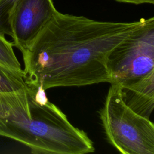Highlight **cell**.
Segmentation results:
<instances>
[{
  "label": "cell",
  "mask_w": 154,
  "mask_h": 154,
  "mask_svg": "<svg viewBox=\"0 0 154 154\" xmlns=\"http://www.w3.org/2000/svg\"><path fill=\"white\" fill-rule=\"evenodd\" d=\"M102 22L57 11L22 54L30 88L111 83V51L141 23Z\"/></svg>",
  "instance_id": "6da1fadb"
},
{
  "label": "cell",
  "mask_w": 154,
  "mask_h": 154,
  "mask_svg": "<svg viewBox=\"0 0 154 154\" xmlns=\"http://www.w3.org/2000/svg\"><path fill=\"white\" fill-rule=\"evenodd\" d=\"M99 117L109 143L123 154H154V123L126 103L123 88L111 83Z\"/></svg>",
  "instance_id": "7a4b0ae2"
},
{
  "label": "cell",
  "mask_w": 154,
  "mask_h": 154,
  "mask_svg": "<svg viewBox=\"0 0 154 154\" xmlns=\"http://www.w3.org/2000/svg\"><path fill=\"white\" fill-rule=\"evenodd\" d=\"M108 67L111 83L122 87L138 81L154 68V16L142 19L141 25L111 51Z\"/></svg>",
  "instance_id": "3957f363"
},
{
  "label": "cell",
  "mask_w": 154,
  "mask_h": 154,
  "mask_svg": "<svg viewBox=\"0 0 154 154\" xmlns=\"http://www.w3.org/2000/svg\"><path fill=\"white\" fill-rule=\"evenodd\" d=\"M41 105L35 100L29 87L0 91V136L20 142L28 147L31 153L39 154L36 117Z\"/></svg>",
  "instance_id": "277c9868"
},
{
  "label": "cell",
  "mask_w": 154,
  "mask_h": 154,
  "mask_svg": "<svg viewBox=\"0 0 154 154\" xmlns=\"http://www.w3.org/2000/svg\"><path fill=\"white\" fill-rule=\"evenodd\" d=\"M57 11L52 0H18L11 17L12 43L22 53Z\"/></svg>",
  "instance_id": "5b68a950"
},
{
  "label": "cell",
  "mask_w": 154,
  "mask_h": 154,
  "mask_svg": "<svg viewBox=\"0 0 154 154\" xmlns=\"http://www.w3.org/2000/svg\"><path fill=\"white\" fill-rule=\"evenodd\" d=\"M122 88L128 105L139 114L149 118L154 111V68L138 81Z\"/></svg>",
  "instance_id": "8992f818"
},
{
  "label": "cell",
  "mask_w": 154,
  "mask_h": 154,
  "mask_svg": "<svg viewBox=\"0 0 154 154\" xmlns=\"http://www.w3.org/2000/svg\"><path fill=\"white\" fill-rule=\"evenodd\" d=\"M26 87L23 72L14 70L0 63V91H16Z\"/></svg>",
  "instance_id": "52a82bcc"
},
{
  "label": "cell",
  "mask_w": 154,
  "mask_h": 154,
  "mask_svg": "<svg viewBox=\"0 0 154 154\" xmlns=\"http://www.w3.org/2000/svg\"><path fill=\"white\" fill-rule=\"evenodd\" d=\"M18 0H2L0 1V35H7L13 38L11 17Z\"/></svg>",
  "instance_id": "ba28073f"
},
{
  "label": "cell",
  "mask_w": 154,
  "mask_h": 154,
  "mask_svg": "<svg viewBox=\"0 0 154 154\" xmlns=\"http://www.w3.org/2000/svg\"><path fill=\"white\" fill-rule=\"evenodd\" d=\"M12 42L7 40L5 36L0 35V63L14 70L23 72L21 66L13 49Z\"/></svg>",
  "instance_id": "9c48e42d"
},
{
  "label": "cell",
  "mask_w": 154,
  "mask_h": 154,
  "mask_svg": "<svg viewBox=\"0 0 154 154\" xmlns=\"http://www.w3.org/2000/svg\"><path fill=\"white\" fill-rule=\"evenodd\" d=\"M119 2L129 3L134 4H154V0H115Z\"/></svg>",
  "instance_id": "30bf717a"
},
{
  "label": "cell",
  "mask_w": 154,
  "mask_h": 154,
  "mask_svg": "<svg viewBox=\"0 0 154 154\" xmlns=\"http://www.w3.org/2000/svg\"><path fill=\"white\" fill-rule=\"evenodd\" d=\"M2 1V0H0V1Z\"/></svg>",
  "instance_id": "8fae6325"
}]
</instances>
